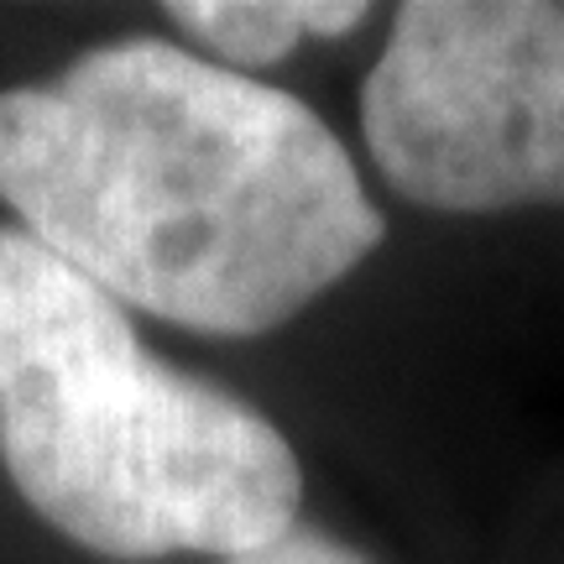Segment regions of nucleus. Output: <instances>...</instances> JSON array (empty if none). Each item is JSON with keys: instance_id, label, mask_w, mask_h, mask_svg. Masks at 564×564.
<instances>
[{"instance_id": "nucleus-1", "label": "nucleus", "mask_w": 564, "mask_h": 564, "mask_svg": "<svg viewBox=\"0 0 564 564\" xmlns=\"http://www.w3.org/2000/svg\"><path fill=\"white\" fill-rule=\"evenodd\" d=\"M0 199L121 308L225 340L303 314L387 236L308 105L162 37L0 89Z\"/></svg>"}, {"instance_id": "nucleus-2", "label": "nucleus", "mask_w": 564, "mask_h": 564, "mask_svg": "<svg viewBox=\"0 0 564 564\" xmlns=\"http://www.w3.org/2000/svg\"><path fill=\"white\" fill-rule=\"evenodd\" d=\"M0 465L116 564L246 554L299 523L303 465L267 413L147 350L121 303L0 230Z\"/></svg>"}, {"instance_id": "nucleus-3", "label": "nucleus", "mask_w": 564, "mask_h": 564, "mask_svg": "<svg viewBox=\"0 0 564 564\" xmlns=\"http://www.w3.org/2000/svg\"><path fill=\"white\" fill-rule=\"evenodd\" d=\"M382 178L419 209H564V6L408 0L361 89Z\"/></svg>"}, {"instance_id": "nucleus-4", "label": "nucleus", "mask_w": 564, "mask_h": 564, "mask_svg": "<svg viewBox=\"0 0 564 564\" xmlns=\"http://www.w3.org/2000/svg\"><path fill=\"white\" fill-rule=\"evenodd\" d=\"M162 17L194 37L220 68H267L282 63L308 37H345L356 32L371 6L361 0H173Z\"/></svg>"}, {"instance_id": "nucleus-5", "label": "nucleus", "mask_w": 564, "mask_h": 564, "mask_svg": "<svg viewBox=\"0 0 564 564\" xmlns=\"http://www.w3.org/2000/svg\"><path fill=\"white\" fill-rule=\"evenodd\" d=\"M220 564H371L356 544L335 539L329 528H314V523H293L288 533H278L272 544H257L246 554H230Z\"/></svg>"}]
</instances>
